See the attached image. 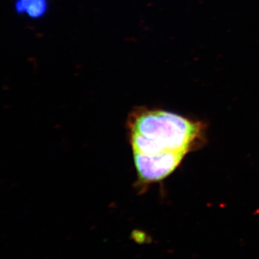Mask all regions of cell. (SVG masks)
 <instances>
[{
  "label": "cell",
  "instance_id": "7a4b0ae2",
  "mask_svg": "<svg viewBox=\"0 0 259 259\" xmlns=\"http://www.w3.org/2000/svg\"><path fill=\"white\" fill-rule=\"evenodd\" d=\"M185 153H169L160 156H134L138 183L144 187L166 178L178 167Z\"/></svg>",
  "mask_w": 259,
  "mask_h": 259
},
{
  "label": "cell",
  "instance_id": "3957f363",
  "mask_svg": "<svg viewBox=\"0 0 259 259\" xmlns=\"http://www.w3.org/2000/svg\"><path fill=\"white\" fill-rule=\"evenodd\" d=\"M49 8V0H15L14 10L17 15L32 20L44 18Z\"/></svg>",
  "mask_w": 259,
  "mask_h": 259
},
{
  "label": "cell",
  "instance_id": "277c9868",
  "mask_svg": "<svg viewBox=\"0 0 259 259\" xmlns=\"http://www.w3.org/2000/svg\"><path fill=\"white\" fill-rule=\"evenodd\" d=\"M132 238L136 243H139L140 245L151 243L152 242L149 237L141 231H134L132 233Z\"/></svg>",
  "mask_w": 259,
  "mask_h": 259
},
{
  "label": "cell",
  "instance_id": "6da1fadb",
  "mask_svg": "<svg viewBox=\"0 0 259 259\" xmlns=\"http://www.w3.org/2000/svg\"><path fill=\"white\" fill-rule=\"evenodd\" d=\"M127 131L133 156L153 157L187 154L201 133V125L172 112L140 107L129 114Z\"/></svg>",
  "mask_w": 259,
  "mask_h": 259
}]
</instances>
